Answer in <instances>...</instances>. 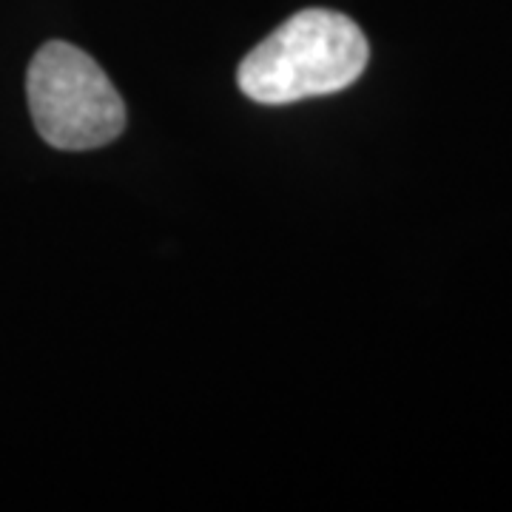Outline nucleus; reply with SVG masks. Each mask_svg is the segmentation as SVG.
I'll return each instance as SVG.
<instances>
[{
	"instance_id": "nucleus-1",
	"label": "nucleus",
	"mask_w": 512,
	"mask_h": 512,
	"mask_svg": "<svg viewBox=\"0 0 512 512\" xmlns=\"http://www.w3.org/2000/svg\"><path fill=\"white\" fill-rule=\"evenodd\" d=\"M370 46L365 32L342 12L305 9L245 55L239 89L265 106L342 92L365 72Z\"/></svg>"
},
{
	"instance_id": "nucleus-2",
	"label": "nucleus",
	"mask_w": 512,
	"mask_h": 512,
	"mask_svg": "<svg viewBox=\"0 0 512 512\" xmlns=\"http://www.w3.org/2000/svg\"><path fill=\"white\" fill-rule=\"evenodd\" d=\"M26 97L40 137L60 151L109 146L126 128V103L109 74L63 40L40 46L32 57Z\"/></svg>"
}]
</instances>
